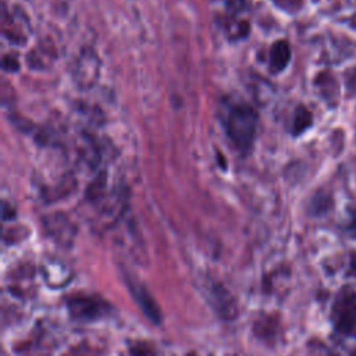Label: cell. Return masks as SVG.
Instances as JSON below:
<instances>
[{"label":"cell","instance_id":"cell-1","mask_svg":"<svg viewBox=\"0 0 356 356\" xmlns=\"http://www.w3.org/2000/svg\"><path fill=\"white\" fill-rule=\"evenodd\" d=\"M257 113L246 103H231L227 106L222 125L232 143L242 152L252 147L257 131Z\"/></svg>","mask_w":356,"mask_h":356},{"label":"cell","instance_id":"cell-2","mask_svg":"<svg viewBox=\"0 0 356 356\" xmlns=\"http://www.w3.org/2000/svg\"><path fill=\"white\" fill-rule=\"evenodd\" d=\"M334 328L348 337L356 338V289L343 286L339 289L331 310Z\"/></svg>","mask_w":356,"mask_h":356},{"label":"cell","instance_id":"cell-3","mask_svg":"<svg viewBox=\"0 0 356 356\" xmlns=\"http://www.w3.org/2000/svg\"><path fill=\"white\" fill-rule=\"evenodd\" d=\"M70 314L79 321H95L110 312V305L92 295H72L67 299Z\"/></svg>","mask_w":356,"mask_h":356},{"label":"cell","instance_id":"cell-4","mask_svg":"<svg viewBox=\"0 0 356 356\" xmlns=\"http://www.w3.org/2000/svg\"><path fill=\"white\" fill-rule=\"evenodd\" d=\"M125 281H127L131 295L134 296V299L136 300L139 307L143 310V313L147 316V318L152 320L154 324H159L160 318H161V313H160V309H159L157 303L154 302L153 296L147 291V288L143 284L138 282L136 278H132L128 275L125 277Z\"/></svg>","mask_w":356,"mask_h":356},{"label":"cell","instance_id":"cell-5","mask_svg":"<svg viewBox=\"0 0 356 356\" xmlns=\"http://www.w3.org/2000/svg\"><path fill=\"white\" fill-rule=\"evenodd\" d=\"M291 60V47L286 40H278L271 46L268 67L273 74L281 72Z\"/></svg>","mask_w":356,"mask_h":356},{"label":"cell","instance_id":"cell-6","mask_svg":"<svg viewBox=\"0 0 356 356\" xmlns=\"http://www.w3.org/2000/svg\"><path fill=\"white\" fill-rule=\"evenodd\" d=\"M313 122V115L312 113L303 107L299 106L293 114V122H292V134L293 135H300L305 132Z\"/></svg>","mask_w":356,"mask_h":356},{"label":"cell","instance_id":"cell-7","mask_svg":"<svg viewBox=\"0 0 356 356\" xmlns=\"http://www.w3.org/2000/svg\"><path fill=\"white\" fill-rule=\"evenodd\" d=\"M131 356H156L153 346L143 341H135L129 345Z\"/></svg>","mask_w":356,"mask_h":356},{"label":"cell","instance_id":"cell-8","mask_svg":"<svg viewBox=\"0 0 356 356\" xmlns=\"http://www.w3.org/2000/svg\"><path fill=\"white\" fill-rule=\"evenodd\" d=\"M331 196L327 193H318L313 202L314 206V213H325L331 207Z\"/></svg>","mask_w":356,"mask_h":356},{"label":"cell","instance_id":"cell-9","mask_svg":"<svg viewBox=\"0 0 356 356\" xmlns=\"http://www.w3.org/2000/svg\"><path fill=\"white\" fill-rule=\"evenodd\" d=\"M345 88L349 96H356V65L345 71Z\"/></svg>","mask_w":356,"mask_h":356},{"label":"cell","instance_id":"cell-10","mask_svg":"<svg viewBox=\"0 0 356 356\" xmlns=\"http://www.w3.org/2000/svg\"><path fill=\"white\" fill-rule=\"evenodd\" d=\"M350 220L349 224L346 225V231L352 238H356V209H350Z\"/></svg>","mask_w":356,"mask_h":356},{"label":"cell","instance_id":"cell-11","mask_svg":"<svg viewBox=\"0 0 356 356\" xmlns=\"http://www.w3.org/2000/svg\"><path fill=\"white\" fill-rule=\"evenodd\" d=\"M348 275L356 277V250L352 253L350 256V263H349V270H348Z\"/></svg>","mask_w":356,"mask_h":356},{"label":"cell","instance_id":"cell-12","mask_svg":"<svg viewBox=\"0 0 356 356\" xmlns=\"http://www.w3.org/2000/svg\"><path fill=\"white\" fill-rule=\"evenodd\" d=\"M188 356H195V353H191V355H188Z\"/></svg>","mask_w":356,"mask_h":356}]
</instances>
